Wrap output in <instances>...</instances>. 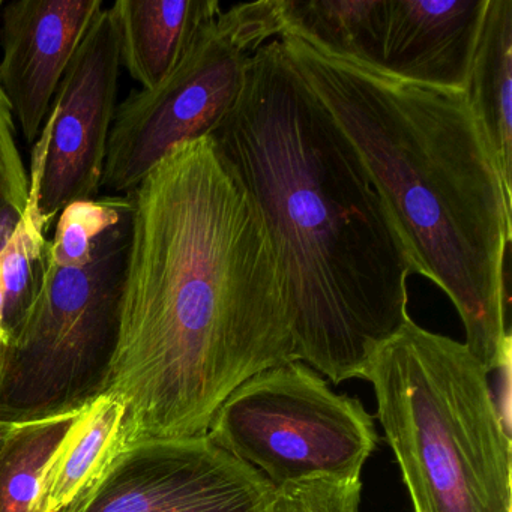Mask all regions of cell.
<instances>
[{
    "mask_svg": "<svg viewBox=\"0 0 512 512\" xmlns=\"http://www.w3.org/2000/svg\"><path fill=\"white\" fill-rule=\"evenodd\" d=\"M106 394L124 442L208 434L245 380L295 361L265 221L211 137L176 146L131 191Z\"/></svg>",
    "mask_w": 512,
    "mask_h": 512,
    "instance_id": "6da1fadb",
    "label": "cell"
},
{
    "mask_svg": "<svg viewBox=\"0 0 512 512\" xmlns=\"http://www.w3.org/2000/svg\"><path fill=\"white\" fill-rule=\"evenodd\" d=\"M209 137L271 236L295 361L335 385L364 379L410 317L415 266L361 155L278 38L250 59L238 98Z\"/></svg>",
    "mask_w": 512,
    "mask_h": 512,
    "instance_id": "7a4b0ae2",
    "label": "cell"
},
{
    "mask_svg": "<svg viewBox=\"0 0 512 512\" xmlns=\"http://www.w3.org/2000/svg\"><path fill=\"white\" fill-rule=\"evenodd\" d=\"M278 40L361 155L415 272L445 292L466 331L464 346L488 373L496 371L511 344L506 253L512 190L466 92L397 79L293 31Z\"/></svg>",
    "mask_w": 512,
    "mask_h": 512,
    "instance_id": "3957f363",
    "label": "cell"
},
{
    "mask_svg": "<svg viewBox=\"0 0 512 512\" xmlns=\"http://www.w3.org/2000/svg\"><path fill=\"white\" fill-rule=\"evenodd\" d=\"M464 343L407 319L365 370L413 512H511V430Z\"/></svg>",
    "mask_w": 512,
    "mask_h": 512,
    "instance_id": "277c9868",
    "label": "cell"
},
{
    "mask_svg": "<svg viewBox=\"0 0 512 512\" xmlns=\"http://www.w3.org/2000/svg\"><path fill=\"white\" fill-rule=\"evenodd\" d=\"M128 244L130 215L107 230L77 268L55 265L46 245L28 301L0 349V424L76 412L103 394Z\"/></svg>",
    "mask_w": 512,
    "mask_h": 512,
    "instance_id": "5b68a950",
    "label": "cell"
},
{
    "mask_svg": "<svg viewBox=\"0 0 512 512\" xmlns=\"http://www.w3.org/2000/svg\"><path fill=\"white\" fill-rule=\"evenodd\" d=\"M283 29L281 0L221 11L164 82L116 107L101 190L127 196L176 146L208 137L238 98L250 59Z\"/></svg>",
    "mask_w": 512,
    "mask_h": 512,
    "instance_id": "8992f818",
    "label": "cell"
},
{
    "mask_svg": "<svg viewBox=\"0 0 512 512\" xmlns=\"http://www.w3.org/2000/svg\"><path fill=\"white\" fill-rule=\"evenodd\" d=\"M206 436L275 490L320 476L361 479L379 439L358 398L332 391L319 371L299 361L245 380L221 404Z\"/></svg>",
    "mask_w": 512,
    "mask_h": 512,
    "instance_id": "52a82bcc",
    "label": "cell"
},
{
    "mask_svg": "<svg viewBox=\"0 0 512 512\" xmlns=\"http://www.w3.org/2000/svg\"><path fill=\"white\" fill-rule=\"evenodd\" d=\"M274 493L208 436L137 439L62 512H271Z\"/></svg>",
    "mask_w": 512,
    "mask_h": 512,
    "instance_id": "ba28073f",
    "label": "cell"
},
{
    "mask_svg": "<svg viewBox=\"0 0 512 512\" xmlns=\"http://www.w3.org/2000/svg\"><path fill=\"white\" fill-rule=\"evenodd\" d=\"M121 68L118 28L110 8H103L50 109L52 134L40 191L41 215L49 224L65 206L95 199L101 191Z\"/></svg>",
    "mask_w": 512,
    "mask_h": 512,
    "instance_id": "9c48e42d",
    "label": "cell"
},
{
    "mask_svg": "<svg viewBox=\"0 0 512 512\" xmlns=\"http://www.w3.org/2000/svg\"><path fill=\"white\" fill-rule=\"evenodd\" d=\"M103 0H13L0 19V88L34 145Z\"/></svg>",
    "mask_w": 512,
    "mask_h": 512,
    "instance_id": "30bf717a",
    "label": "cell"
},
{
    "mask_svg": "<svg viewBox=\"0 0 512 512\" xmlns=\"http://www.w3.org/2000/svg\"><path fill=\"white\" fill-rule=\"evenodd\" d=\"M488 0H388L379 70L416 85L466 91Z\"/></svg>",
    "mask_w": 512,
    "mask_h": 512,
    "instance_id": "8fae6325",
    "label": "cell"
},
{
    "mask_svg": "<svg viewBox=\"0 0 512 512\" xmlns=\"http://www.w3.org/2000/svg\"><path fill=\"white\" fill-rule=\"evenodd\" d=\"M110 11L122 65L142 89L151 91L175 71L223 10L218 0H118Z\"/></svg>",
    "mask_w": 512,
    "mask_h": 512,
    "instance_id": "7c38bea8",
    "label": "cell"
},
{
    "mask_svg": "<svg viewBox=\"0 0 512 512\" xmlns=\"http://www.w3.org/2000/svg\"><path fill=\"white\" fill-rule=\"evenodd\" d=\"M464 92L500 176L512 190V0H488Z\"/></svg>",
    "mask_w": 512,
    "mask_h": 512,
    "instance_id": "4fadbf2b",
    "label": "cell"
},
{
    "mask_svg": "<svg viewBox=\"0 0 512 512\" xmlns=\"http://www.w3.org/2000/svg\"><path fill=\"white\" fill-rule=\"evenodd\" d=\"M124 419L106 392L79 410L44 470L37 512H62L91 487L124 442Z\"/></svg>",
    "mask_w": 512,
    "mask_h": 512,
    "instance_id": "5bb4252c",
    "label": "cell"
},
{
    "mask_svg": "<svg viewBox=\"0 0 512 512\" xmlns=\"http://www.w3.org/2000/svg\"><path fill=\"white\" fill-rule=\"evenodd\" d=\"M283 31H293L334 55L382 65L388 0H281Z\"/></svg>",
    "mask_w": 512,
    "mask_h": 512,
    "instance_id": "9a60e30c",
    "label": "cell"
},
{
    "mask_svg": "<svg viewBox=\"0 0 512 512\" xmlns=\"http://www.w3.org/2000/svg\"><path fill=\"white\" fill-rule=\"evenodd\" d=\"M79 410L10 424L0 443V512L38 511L44 470Z\"/></svg>",
    "mask_w": 512,
    "mask_h": 512,
    "instance_id": "2e32d148",
    "label": "cell"
},
{
    "mask_svg": "<svg viewBox=\"0 0 512 512\" xmlns=\"http://www.w3.org/2000/svg\"><path fill=\"white\" fill-rule=\"evenodd\" d=\"M131 212L130 196H103L77 200L58 215L55 236L47 253L55 265L77 268L88 262L95 242L118 226Z\"/></svg>",
    "mask_w": 512,
    "mask_h": 512,
    "instance_id": "e0dca14e",
    "label": "cell"
},
{
    "mask_svg": "<svg viewBox=\"0 0 512 512\" xmlns=\"http://www.w3.org/2000/svg\"><path fill=\"white\" fill-rule=\"evenodd\" d=\"M361 479L320 478L277 488L271 512H361Z\"/></svg>",
    "mask_w": 512,
    "mask_h": 512,
    "instance_id": "ac0fdd59",
    "label": "cell"
},
{
    "mask_svg": "<svg viewBox=\"0 0 512 512\" xmlns=\"http://www.w3.org/2000/svg\"><path fill=\"white\" fill-rule=\"evenodd\" d=\"M16 133L13 110L0 88V223L16 224L28 202L29 173Z\"/></svg>",
    "mask_w": 512,
    "mask_h": 512,
    "instance_id": "d6986e66",
    "label": "cell"
},
{
    "mask_svg": "<svg viewBox=\"0 0 512 512\" xmlns=\"http://www.w3.org/2000/svg\"><path fill=\"white\" fill-rule=\"evenodd\" d=\"M8 298L7 287H5L4 277H2V269H0V349L7 346L10 331H8Z\"/></svg>",
    "mask_w": 512,
    "mask_h": 512,
    "instance_id": "ffe728a7",
    "label": "cell"
},
{
    "mask_svg": "<svg viewBox=\"0 0 512 512\" xmlns=\"http://www.w3.org/2000/svg\"><path fill=\"white\" fill-rule=\"evenodd\" d=\"M8 428H10V424H0V443H2V440H4Z\"/></svg>",
    "mask_w": 512,
    "mask_h": 512,
    "instance_id": "44dd1931",
    "label": "cell"
},
{
    "mask_svg": "<svg viewBox=\"0 0 512 512\" xmlns=\"http://www.w3.org/2000/svg\"><path fill=\"white\" fill-rule=\"evenodd\" d=\"M5 2L4 0H0V19H2V11H4Z\"/></svg>",
    "mask_w": 512,
    "mask_h": 512,
    "instance_id": "7402d4cb",
    "label": "cell"
}]
</instances>
